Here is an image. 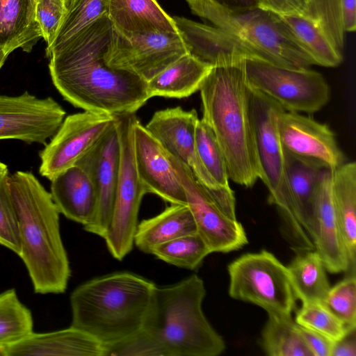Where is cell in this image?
<instances>
[{
  "label": "cell",
  "instance_id": "obj_14",
  "mask_svg": "<svg viewBox=\"0 0 356 356\" xmlns=\"http://www.w3.org/2000/svg\"><path fill=\"white\" fill-rule=\"evenodd\" d=\"M65 115V110L51 97L38 98L28 91L17 96L0 94V140L46 145Z\"/></svg>",
  "mask_w": 356,
  "mask_h": 356
},
{
  "label": "cell",
  "instance_id": "obj_39",
  "mask_svg": "<svg viewBox=\"0 0 356 356\" xmlns=\"http://www.w3.org/2000/svg\"><path fill=\"white\" fill-rule=\"evenodd\" d=\"M8 176V173L0 176V245L19 256V225L10 191Z\"/></svg>",
  "mask_w": 356,
  "mask_h": 356
},
{
  "label": "cell",
  "instance_id": "obj_43",
  "mask_svg": "<svg viewBox=\"0 0 356 356\" xmlns=\"http://www.w3.org/2000/svg\"><path fill=\"white\" fill-rule=\"evenodd\" d=\"M191 12L205 3H212L223 8L235 9L257 6L254 0H185Z\"/></svg>",
  "mask_w": 356,
  "mask_h": 356
},
{
  "label": "cell",
  "instance_id": "obj_23",
  "mask_svg": "<svg viewBox=\"0 0 356 356\" xmlns=\"http://www.w3.org/2000/svg\"><path fill=\"white\" fill-rule=\"evenodd\" d=\"M51 195L60 213L85 227L96 213L97 195L88 174L74 165L51 181Z\"/></svg>",
  "mask_w": 356,
  "mask_h": 356
},
{
  "label": "cell",
  "instance_id": "obj_37",
  "mask_svg": "<svg viewBox=\"0 0 356 356\" xmlns=\"http://www.w3.org/2000/svg\"><path fill=\"white\" fill-rule=\"evenodd\" d=\"M295 322L333 342L339 341L350 331L323 302H319L302 304L296 313Z\"/></svg>",
  "mask_w": 356,
  "mask_h": 356
},
{
  "label": "cell",
  "instance_id": "obj_9",
  "mask_svg": "<svg viewBox=\"0 0 356 356\" xmlns=\"http://www.w3.org/2000/svg\"><path fill=\"white\" fill-rule=\"evenodd\" d=\"M168 155L184 187L197 233L211 253L229 252L248 244L245 231L236 219L234 193H213L197 181L187 166Z\"/></svg>",
  "mask_w": 356,
  "mask_h": 356
},
{
  "label": "cell",
  "instance_id": "obj_1",
  "mask_svg": "<svg viewBox=\"0 0 356 356\" xmlns=\"http://www.w3.org/2000/svg\"><path fill=\"white\" fill-rule=\"evenodd\" d=\"M113 26L108 15L47 51L52 82L63 99L84 111L136 113L150 98L147 83L104 61Z\"/></svg>",
  "mask_w": 356,
  "mask_h": 356
},
{
  "label": "cell",
  "instance_id": "obj_41",
  "mask_svg": "<svg viewBox=\"0 0 356 356\" xmlns=\"http://www.w3.org/2000/svg\"><path fill=\"white\" fill-rule=\"evenodd\" d=\"M35 11L42 38L49 47L56 38L65 13L64 0H37Z\"/></svg>",
  "mask_w": 356,
  "mask_h": 356
},
{
  "label": "cell",
  "instance_id": "obj_45",
  "mask_svg": "<svg viewBox=\"0 0 356 356\" xmlns=\"http://www.w3.org/2000/svg\"><path fill=\"white\" fill-rule=\"evenodd\" d=\"M343 26L345 31L356 29V0H341Z\"/></svg>",
  "mask_w": 356,
  "mask_h": 356
},
{
  "label": "cell",
  "instance_id": "obj_19",
  "mask_svg": "<svg viewBox=\"0 0 356 356\" xmlns=\"http://www.w3.org/2000/svg\"><path fill=\"white\" fill-rule=\"evenodd\" d=\"M173 19L188 53L211 67L257 60L241 41L220 28L183 17H173Z\"/></svg>",
  "mask_w": 356,
  "mask_h": 356
},
{
  "label": "cell",
  "instance_id": "obj_46",
  "mask_svg": "<svg viewBox=\"0 0 356 356\" xmlns=\"http://www.w3.org/2000/svg\"><path fill=\"white\" fill-rule=\"evenodd\" d=\"M8 54L1 47H0V69L4 64Z\"/></svg>",
  "mask_w": 356,
  "mask_h": 356
},
{
  "label": "cell",
  "instance_id": "obj_13",
  "mask_svg": "<svg viewBox=\"0 0 356 356\" xmlns=\"http://www.w3.org/2000/svg\"><path fill=\"white\" fill-rule=\"evenodd\" d=\"M115 123V115L91 111L67 116L40 152V175L51 181L76 165Z\"/></svg>",
  "mask_w": 356,
  "mask_h": 356
},
{
  "label": "cell",
  "instance_id": "obj_42",
  "mask_svg": "<svg viewBox=\"0 0 356 356\" xmlns=\"http://www.w3.org/2000/svg\"><path fill=\"white\" fill-rule=\"evenodd\" d=\"M299 329L312 356H331L334 342L300 325Z\"/></svg>",
  "mask_w": 356,
  "mask_h": 356
},
{
  "label": "cell",
  "instance_id": "obj_3",
  "mask_svg": "<svg viewBox=\"0 0 356 356\" xmlns=\"http://www.w3.org/2000/svg\"><path fill=\"white\" fill-rule=\"evenodd\" d=\"M17 213L21 252L35 293H62L70 267L60 231V212L51 193L30 171L8 176Z\"/></svg>",
  "mask_w": 356,
  "mask_h": 356
},
{
  "label": "cell",
  "instance_id": "obj_20",
  "mask_svg": "<svg viewBox=\"0 0 356 356\" xmlns=\"http://www.w3.org/2000/svg\"><path fill=\"white\" fill-rule=\"evenodd\" d=\"M333 170L326 169L318 186L314 206V250L320 255L326 270L331 273H348L349 261L341 236L334 210L331 184Z\"/></svg>",
  "mask_w": 356,
  "mask_h": 356
},
{
  "label": "cell",
  "instance_id": "obj_28",
  "mask_svg": "<svg viewBox=\"0 0 356 356\" xmlns=\"http://www.w3.org/2000/svg\"><path fill=\"white\" fill-rule=\"evenodd\" d=\"M197 233L196 225L187 204H170L159 214L138 224L134 245L142 252L151 253L162 243Z\"/></svg>",
  "mask_w": 356,
  "mask_h": 356
},
{
  "label": "cell",
  "instance_id": "obj_11",
  "mask_svg": "<svg viewBox=\"0 0 356 356\" xmlns=\"http://www.w3.org/2000/svg\"><path fill=\"white\" fill-rule=\"evenodd\" d=\"M247 83L290 112L314 113L330 98L329 86L318 72L290 68L259 60H245Z\"/></svg>",
  "mask_w": 356,
  "mask_h": 356
},
{
  "label": "cell",
  "instance_id": "obj_30",
  "mask_svg": "<svg viewBox=\"0 0 356 356\" xmlns=\"http://www.w3.org/2000/svg\"><path fill=\"white\" fill-rule=\"evenodd\" d=\"M286 267L297 299L302 304L323 302L330 286L325 265L315 250L298 252Z\"/></svg>",
  "mask_w": 356,
  "mask_h": 356
},
{
  "label": "cell",
  "instance_id": "obj_12",
  "mask_svg": "<svg viewBox=\"0 0 356 356\" xmlns=\"http://www.w3.org/2000/svg\"><path fill=\"white\" fill-rule=\"evenodd\" d=\"M188 53L179 32L127 33L113 28L104 61L108 67L134 74L147 83Z\"/></svg>",
  "mask_w": 356,
  "mask_h": 356
},
{
  "label": "cell",
  "instance_id": "obj_4",
  "mask_svg": "<svg viewBox=\"0 0 356 356\" xmlns=\"http://www.w3.org/2000/svg\"><path fill=\"white\" fill-rule=\"evenodd\" d=\"M156 285L138 275L116 272L90 280L70 296L71 326L104 346L143 328Z\"/></svg>",
  "mask_w": 356,
  "mask_h": 356
},
{
  "label": "cell",
  "instance_id": "obj_18",
  "mask_svg": "<svg viewBox=\"0 0 356 356\" xmlns=\"http://www.w3.org/2000/svg\"><path fill=\"white\" fill-rule=\"evenodd\" d=\"M134 159L138 177L147 193L170 204H187L184 187L162 145L136 120L134 129Z\"/></svg>",
  "mask_w": 356,
  "mask_h": 356
},
{
  "label": "cell",
  "instance_id": "obj_21",
  "mask_svg": "<svg viewBox=\"0 0 356 356\" xmlns=\"http://www.w3.org/2000/svg\"><path fill=\"white\" fill-rule=\"evenodd\" d=\"M284 161L296 220L305 243L309 250H314L315 195L323 174L328 168L320 161L296 156L285 150Z\"/></svg>",
  "mask_w": 356,
  "mask_h": 356
},
{
  "label": "cell",
  "instance_id": "obj_29",
  "mask_svg": "<svg viewBox=\"0 0 356 356\" xmlns=\"http://www.w3.org/2000/svg\"><path fill=\"white\" fill-rule=\"evenodd\" d=\"M211 67L188 53L147 82L149 96L187 97L200 90Z\"/></svg>",
  "mask_w": 356,
  "mask_h": 356
},
{
  "label": "cell",
  "instance_id": "obj_2",
  "mask_svg": "<svg viewBox=\"0 0 356 356\" xmlns=\"http://www.w3.org/2000/svg\"><path fill=\"white\" fill-rule=\"evenodd\" d=\"M245 60L211 67L200 88L202 119L212 130L229 178L250 188L260 177Z\"/></svg>",
  "mask_w": 356,
  "mask_h": 356
},
{
  "label": "cell",
  "instance_id": "obj_44",
  "mask_svg": "<svg viewBox=\"0 0 356 356\" xmlns=\"http://www.w3.org/2000/svg\"><path fill=\"white\" fill-rule=\"evenodd\" d=\"M355 330H350L341 339L334 342L331 356L356 355Z\"/></svg>",
  "mask_w": 356,
  "mask_h": 356
},
{
  "label": "cell",
  "instance_id": "obj_8",
  "mask_svg": "<svg viewBox=\"0 0 356 356\" xmlns=\"http://www.w3.org/2000/svg\"><path fill=\"white\" fill-rule=\"evenodd\" d=\"M229 295L256 305L268 315L290 316L296 305L287 267L271 252L247 253L231 262Z\"/></svg>",
  "mask_w": 356,
  "mask_h": 356
},
{
  "label": "cell",
  "instance_id": "obj_16",
  "mask_svg": "<svg viewBox=\"0 0 356 356\" xmlns=\"http://www.w3.org/2000/svg\"><path fill=\"white\" fill-rule=\"evenodd\" d=\"M120 155L118 133L115 123L76 164L88 174L97 195L94 219L83 228L102 238L106 234L112 215L119 174Z\"/></svg>",
  "mask_w": 356,
  "mask_h": 356
},
{
  "label": "cell",
  "instance_id": "obj_25",
  "mask_svg": "<svg viewBox=\"0 0 356 356\" xmlns=\"http://www.w3.org/2000/svg\"><path fill=\"white\" fill-rule=\"evenodd\" d=\"M37 0H0V47L30 52L42 33L36 19Z\"/></svg>",
  "mask_w": 356,
  "mask_h": 356
},
{
  "label": "cell",
  "instance_id": "obj_15",
  "mask_svg": "<svg viewBox=\"0 0 356 356\" xmlns=\"http://www.w3.org/2000/svg\"><path fill=\"white\" fill-rule=\"evenodd\" d=\"M199 120L195 109L177 106L154 113L147 130L170 155L187 166L203 186L215 193L229 191L219 187L201 163L195 146V129Z\"/></svg>",
  "mask_w": 356,
  "mask_h": 356
},
{
  "label": "cell",
  "instance_id": "obj_48",
  "mask_svg": "<svg viewBox=\"0 0 356 356\" xmlns=\"http://www.w3.org/2000/svg\"><path fill=\"white\" fill-rule=\"evenodd\" d=\"M0 356H6V350L5 346H0Z\"/></svg>",
  "mask_w": 356,
  "mask_h": 356
},
{
  "label": "cell",
  "instance_id": "obj_35",
  "mask_svg": "<svg viewBox=\"0 0 356 356\" xmlns=\"http://www.w3.org/2000/svg\"><path fill=\"white\" fill-rule=\"evenodd\" d=\"M65 13L53 44L63 43L85 26L107 15L108 0H64Z\"/></svg>",
  "mask_w": 356,
  "mask_h": 356
},
{
  "label": "cell",
  "instance_id": "obj_6",
  "mask_svg": "<svg viewBox=\"0 0 356 356\" xmlns=\"http://www.w3.org/2000/svg\"><path fill=\"white\" fill-rule=\"evenodd\" d=\"M192 13L234 35L257 60L296 69L315 65L280 15L273 11L257 6L229 9L205 3Z\"/></svg>",
  "mask_w": 356,
  "mask_h": 356
},
{
  "label": "cell",
  "instance_id": "obj_38",
  "mask_svg": "<svg viewBox=\"0 0 356 356\" xmlns=\"http://www.w3.org/2000/svg\"><path fill=\"white\" fill-rule=\"evenodd\" d=\"M348 330L356 329V276L347 275L333 287H330L323 302Z\"/></svg>",
  "mask_w": 356,
  "mask_h": 356
},
{
  "label": "cell",
  "instance_id": "obj_24",
  "mask_svg": "<svg viewBox=\"0 0 356 356\" xmlns=\"http://www.w3.org/2000/svg\"><path fill=\"white\" fill-rule=\"evenodd\" d=\"M107 15L113 28L123 33H178L173 17L156 0H108Z\"/></svg>",
  "mask_w": 356,
  "mask_h": 356
},
{
  "label": "cell",
  "instance_id": "obj_17",
  "mask_svg": "<svg viewBox=\"0 0 356 356\" xmlns=\"http://www.w3.org/2000/svg\"><path fill=\"white\" fill-rule=\"evenodd\" d=\"M277 127L285 151L320 161L332 170L346 162L335 135L327 125L282 109L277 116Z\"/></svg>",
  "mask_w": 356,
  "mask_h": 356
},
{
  "label": "cell",
  "instance_id": "obj_31",
  "mask_svg": "<svg viewBox=\"0 0 356 356\" xmlns=\"http://www.w3.org/2000/svg\"><path fill=\"white\" fill-rule=\"evenodd\" d=\"M302 49L315 65L334 67L341 64L343 54L332 44L325 33L312 20L298 15H280Z\"/></svg>",
  "mask_w": 356,
  "mask_h": 356
},
{
  "label": "cell",
  "instance_id": "obj_33",
  "mask_svg": "<svg viewBox=\"0 0 356 356\" xmlns=\"http://www.w3.org/2000/svg\"><path fill=\"white\" fill-rule=\"evenodd\" d=\"M33 332L31 311L19 300L15 289L0 293V346L16 343Z\"/></svg>",
  "mask_w": 356,
  "mask_h": 356
},
{
  "label": "cell",
  "instance_id": "obj_27",
  "mask_svg": "<svg viewBox=\"0 0 356 356\" xmlns=\"http://www.w3.org/2000/svg\"><path fill=\"white\" fill-rule=\"evenodd\" d=\"M279 15H298L316 23L338 50L344 45L341 0H254Z\"/></svg>",
  "mask_w": 356,
  "mask_h": 356
},
{
  "label": "cell",
  "instance_id": "obj_10",
  "mask_svg": "<svg viewBox=\"0 0 356 356\" xmlns=\"http://www.w3.org/2000/svg\"><path fill=\"white\" fill-rule=\"evenodd\" d=\"M115 116L120 149L119 174L112 215L103 238L113 257L121 261L133 249L139 209L147 192L138 177L134 159L136 113Z\"/></svg>",
  "mask_w": 356,
  "mask_h": 356
},
{
  "label": "cell",
  "instance_id": "obj_26",
  "mask_svg": "<svg viewBox=\"0 0 356 356\" xmlns=\"http://www.w3.org/2000/svg\"><path fill=\"white\" fill-rule=\"evenodd\" d=\"M332 195L342 241L349 261L348 273H355L356 163H344L333 170Z\"/></svg>",
  "mask_w": 356,
  "mask_h": 356
},
{
  "label": "cell",
  "instance_id": "obj_22",
  "mask_svg": "<svg viewBox=\"0 0 356 356\" xmlns=\"http://www.w3.org/2000/svg\"><path fill=\"white\" fill-rule=\"evenodd\" d=\"M6 356H104V346L88 333L70 327L45 333L32 332L6 346Z\"/></svg>",
  "mask_w": 356,
  "mask_h": 356
},
{
  "label": "cell",
  "instance_id": "obj_36",
  "mask_svg": "<svg viewBox=\"0 0 356 356\" xmlns=\"http://www.w3.org/2000/svg\"><path fill=\"white\" fill-rule=\"evenodd\" d=\"M195 146L198 157L212 179L221 188L231 189L225 156L212 130L203 119H199L197 123Z\"/></svg>",
  "mask_w": 356,
  "mask_h": 356
},
{
  "label": "cell",
  "instance_id": "obj_7",
  "mask_svg": "<svg viewBox=\"0 0 356 356\" xmlns=\"http://www.w3.org/2000/svg\"><path fill=\"white\" fill-rule=\"evenodd\" d=\"M249 89L259 179L268 190V202L277 207L281 216L284 232L292 248L296 252L310 250L296 220L286 179L284 150L277 127V116L283 108L262 93Z\"/></svg>",
  "mask_w": 356,
  "mask_h": 356
},
{
  "label": "cell",
  "instance_id": "obj_32",
  "mask_svg": "<svg viewBox=\"0 0 356 356\" xmlns=\"http://www.w3.org/2000/svg\"><path fill=\"white\" fill-rule=\"evenodd\" d=\"M261 341L264 351L270 356H312L291 316L268 315Z\"/></svg>",
  "mask_w": 356,
  "mask_h": 356
},
{
  "label": "cell",
  "instance_id": "obj_34",
  "mask_svg": "<svg viewBox=\"0 0 356 356\" xmlns=\"http://www.w3.org/2000/svg\"><path fill=\"white\" fill-rule=\"evenodd\" d=\"M211 253L197 233L178 237L154 247L152 254L173 266L194 270Z\"/></svg>",
  "mask_w": 356,
  "mask_h": 356
},
{
  "label": "cell",
  "instance_id": "obj_40",
  "mask_svg": "<svg viewBox=\"0 0 356 356\" xmlns=\"http://www.w3.org/2000/svg\"><path fill=\"white\" fill-rule=\"evenodd\" d=\"M104 346V356H166L157 341L145 329Z\"/></svg>",
  "mask_w": 356,
  "mask_h": 356
},
{
  "label": "cell",
  "instance_id": "obj_47",
  "mask_svg": "<svg viewBox=\"0 0 356 356\" xmlns=\"http://www.w3.org/2000/svg\"><path fill=\"white\" fill-rule=\"evenodd\" d=\"M6 173H8L7 165L3 163L0 162V176Z\"/></svg>",
  "mask_w": 356,
  "mask_h": 356
},
{
  "label": "cell",
  "instance_id": "obj_5",
  "mask_svg": "<svg viewBox=\"0 0 356 356\" xmlns=\"http://www.w3.org/2000/svg\"><path fill=\"white\" fill-rule=\"evenodd\" d=\"M203 280L192 275L175 284L155 287L143 328L166 356H217L225 349L222 337L202 309Z\"/></svg>",
  "mask_w": 356,
  "mask_h": 356
}]
</instances>
